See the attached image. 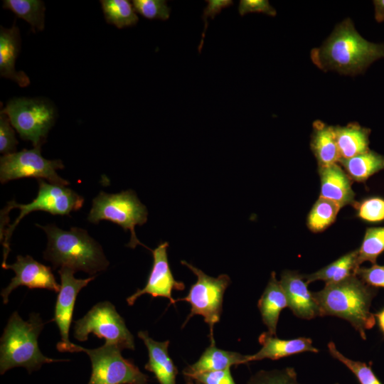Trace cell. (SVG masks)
<instances>
[{
	"label": "cell",
	"instance_id": "836d02e7",
	"mask_svg": "<svg viewBox=\"0 0 384 384\" xmlns=\"http://www.w3.org/2000/svg\"><path fill=\"white\" fill-rule=\"evenodd\" d=\"M9 117L0 114V152L4 155L16 152L18 141Z\"/></svg>",
	"mask_w": 384,
	"mask_h": 384
},
{
	"label": "cell",
	"instance_id": "d590c367",
	"mask_svg": "<svg viewBox=\"0 0 384 384\" xmlns=\"http://www.w3.org/2000/svg\"><path fill=\"white\" fill-rule=\"evenodd\" d=\"M355 274L369 286L384 287V265L374 264L370 267H359Z\"/></svg>",
	"mask_w": 384,
	"mask_h": 384
},
{
	"label": "cell",
	"instance_id": "484cf974",
	"mask_svg": "<svg viewBox=\"0 0 384 384\" xmlns=\"http://www.w3.org/2000/svg\"><path fill=\"white\" fill-rule=\"evenodd\" d=\"M3 8L14 13L27 21L33 32L43 31L45 26V4L40 0H4Z\"/></svg>",
	"mask_w": 384,
	"mask_h": 384
},
{
	"label": "cell",
	"instance_id": "52a82bcc",
	"mask_svg": "<svg viewBox=\"0 0 384 384\" xmlns=\"http://www.w3.org/2000/svg\"><path fill=\"white\" fill-rule=\"evenodd\" d=\"M1 112L9 117L20 137L33 146L43 144L57 117L54 105L45 98L14 97Z\"/></svg>",
	"mask_w": 384,
	"mask_h": 384
},
{
	"label": "cell",
	"instance_id": "f1b7e54d",
	"mask_svg": "<svg viewBox=\"0 0 384 384\" xmlns=\"http://www.w3.org/2000/svg\"><path fill=\"white\" fill-rule=\"evenodd\" d=\"M358 250V265L366 261L376 264L378 257L384 251V227L368 228Z\"/></svg>",
	"mask_w": 384,
	"mask_h": 384
},
{
	"label": "cell",
	"instance_id": "7a4b0ae2",
	"mask_svg": "<svg viewBox=\"0 0 384 384\" xmlns=\"http://www.w3.org/2000/svg\"><path fill=\"white\" fill-rule=\"evenodd\" d=\"M375 287L363 282L356 274L312 292L319 310L320 316H335L348 321L366 339V330L375 324V316L370 309L376 296Z\"/></svg>",
	"mask_w": 384,
	"mask_h": 384
},
{
	"label": "cell",
	"instance_id": "60d3db41",
	"mask_svg": "<svg viewBox=\"0 0 384 384\" xmlns=\"http://www.w3.org/2000/svg\"><path fill=\"white\" fill-rule=\"evenodd\" d=\"M193 383H194V384H201V383H198V382H194Z\"/></svg>",
	"mask_w": 384,
	"mask_h": 384
},
{
	"label": "cell",
	"instance_id": "ab89813d",
	"mask_svg": "<svg viewBox=\"0 0 384 384\" xmlns=\"http://www.w3.org/2000/svg\"><path fill=\"white\" fill-rule=\"evenodd\" d=\"M378 319V325L383 333L384 334V309L375 314Z\"/></svg>",
	"mask_w": 384,
	"mask_h": 384
},
{
	"label": "cell",
	"instance_id": "3957f363",
	"mask_svg": "<svg viewBox=\"0 0 384 384\" xmlns=\"http://www.w3.org/2000/svg\"><path fill=\"white\" fill-rule=\"evenodd\" d=\"M36 225L47 235L43 258L50 262L53 268L67 267L91 275L107 268L110 262L101 245L85 230L72 227L70 230H63L55 225Z\"/></svg>",
	"mask_w": 384,
	"mask_h": 384
},
{
	"label": "cell",
	"instance_id": "7402d4cb",
	"mask_svg": "<svg viewBox=\"0 0 384 384\" xmlns=\"http://www.w3.org/2000/svg\"><path fill=\"white\" fill-rule=\"evenodd\" d=\"M312 128L310 146L317 160L318 166L338 163L341 157L336 144L334 126L317 119L313 122Z\"/></svg>",
	"mask_w": 384,
	"mask_h": 384
},
{
	"label": "cell",
	"instance_id": "b9f144b4",
	"mask_svg": "<svg viewBox=\"0 0 384 384\" xmlns=\"http://www.w3.org/2000/svg\"><path fill=\"white\" fill-rule=\"evenodd\" d=\"M335 384H338V383H335Z\"/></svg>",
	"mask_w": 384,
	"mask_h": 384
},
{
	"label": "cell",
	"instance_id": "f546056e",
	"mask_svg": "<svg viewBox=\"0 0 384 384\" xmlns=\"http://www.w3.org/2000/svg\"><path fill=\"white\" fill-rule=\"evenodd\" d=\"M330 354L345 365L356 377L360 384H382L370 366L364 362L356 361L343 356L333 342L328 343Z\"/></svg>",
	"mask_w": 384,
	"mask_h": 384
},
{
	"label": "cell",
	"instance_id": "5bb4252c",
	"mask_svg": "<svg viewBox=\"0 0 384 384\" xmlns=\"http://www.w3.org/2000/svg\"><path fill=\"white\" fill-rule=\"evenodd\" d=\"M4 269H10L15 272L10 283L1 292L5 304L9 302L11 292L19 286H26L31 289H45L55 292L60 291V285L58 284L51 268L38 262L30 255H18L14 264H7Z\"/></svg>",
	"mask_w": 384,
	"mask_h": 384
},
{
	"label": "cell",
	"instance_id": "e0dca14e",
	"mask_svg": "<svg viewBox=\"0 0 384 384\" xmlns=\"http://www.w3.org/2000/svg\"><path fill=\"white\" fill-rule=\"evenodd\" d=\"M258 341L262 348L253 355H247V363L265 358L278 360L306 351L319 352V350L313 346L312 340L306 337L281 339L267 331L261 334Z\"/></svg>",
	"mask_w": 384,
	"mask_h": 384
},
{
	"label": "cell",
	"instance_id": "8d00e7d4",
	"mask_svg": "<svg viewBox=\"0 0 384 384\" xmlns=\"http://www.w3.org/2000/svg\"><path fill=\"white\" fill-rule=\"evenodd\" d=\"M238 12L240 16L249 13H263L270 16L277 15L276 10L267 0H241L239 3Z\"/></svg>",
	"mask_w": 384,
	"mask_h": 384
},
{
	"label": "cell",
	"instance_id": "74e56055",
	"mask_svg": "<svg viewBox=\"0 0 384 384\" xmlns=\"http://www.w3.org/2000/svg\"><path fill=\"white\" fill-rule=\"evenodd\" d=\"M206 2H207V6L203 9L202 15V18L205 23V25L201 35V40L198 46L199 53H201L203 47V39L208 24L207 18L210 17L211 19H214L215 16L220 14L222 9L229 7L233 4V1L231 0H208L206 1Z\"/></svg>",
	"mask_w": 384,
	"mask_h": 384
},
{
	"label": "cell",
	"instance_id": "f35d334b",
	"mask_svg": "<svg viewBox=\"0 0 384 384\" xmlns=\"http://www.w3.org/2000/svg\"><path fill=\"white\" fill-rule=\"evenodd\" d=\"M375 19L377 22L381 23L384 21V0H374Z\"/></svg>",
	"mask_w": 384,
	"mask_h": 384
},
{
	"label": "cell",
	"instance_id": "7c38bea8",
	"mask_svg": "<svg viewBox=\"0 0 384 384\" xmlns=\"http://www.w3.org/2000/svg\"><path fill=\"white\" fill-rule=\"evenodd\" d=\"M58 272L60 277V288L52 319L57 324L60 335V340L56 348L60 352H81L83 347L70 341L69 331L78 294L96 276L77 279L74 277L75 272L67 267L60 268Z\"/></svg>",
	"mask_w": 384,
	"mask_h": 384
},
{
	"label": "cell",
	"instance_id": "603a6c76",
	"mask_svg": "<svg viewBox=\"0 0 384 384\" xmlns=\"http://www.w3.org/2000/svg\"><path fill=\"white\" fill-rule=\"evenodd\" d=\"M336 140L341 159H348L369 150L370 129L358 123L334 126Z\"/></svg>",
	"mask_w": 384,
	"mask_h": 384
},
{
	"label": "cell",
	"instance_id": "8fae6325",
	"mask_svg": "<svg viewBox=\"0 0 384 384\" xmlns=\"http://www.w3.org/2000/svg\"><path fill=\"white\" fill-rule=\"evenodd\" d=\"M41 146L31 149H23L0 159V181L5 183L11 180L33 177L37 179H46L50 183L67 186L70 183L56 172L57 169L64 168L59 160H48L42 156Z\"/></svg>",
	"mask_w": 384,
	"mask_h": 384
},
{
	"label": "cell",
	"instance_id": "cb8c5ba5",
	"mask_svg": "<svg viewBox=\"0 0 384 384\" xmlns=\"http://www.w3.org/2000/svg\"><path fill=\"white\" fill-rule=\"evenodd\" d=\"M357 259L358 250L356 249L315 272L304 274V278L308 284L317 280L324 281L325 284L340 282L355 274L356 270L359 267Z\"/></svg>",
	"mask_w": 384,
	"mask_h": 384
},
{
	"label": "cell",
	"instance_id": "277c9868",
	"mask_svg": "<svg viewBox=\"0 0 384 384\" xmlns=\"http://www.w3.org/2000/svg\"><path fill=\"white\" fill-rule=\"evenodd\" d=\"M44 324L38 313H31L27 321L17 311L11 315L1 337V375L16 367H23L31 373L45 363L68 361L48 358L41 353L38 338Z\"/></svg>",
	"mask_w": 384,
	"mask_h": 384
},
{
	"label": "cell",
	"instance_id": "6da1fadb",
	"mask_svg": "<svg viewBox=\"0 0 384 384\" xmlns=\"http://www.w3.org/2000/svg\"><path fill=\"white\" fill-rule=\"evenodd\" d=\"M310 57L324 72L334 70L354 76L363 73L373 63L384 58V44L365 39L348 18L336 26L321 46L311 49Z\"/></svg>",
	"mask_w": 384,
	"mask_h": 384
},
{
	"label": "cell",
	"instance_id": "4fadbf2b",
	"mask_svg": "<svg viewBox=\"0 0 384 384\" xmlns=\"http://www.w3.org/2000/svg\"><path fill=\"white\" fill-rule=\"evenodd\" d=\"M168 247L169 242H164L160 243L154 250H150L153 255V265L146 284L144 288L137 289L127 298L129 306L133 305L139 297L145 294L152 297L167 298L170 304L175 305L177 302L176 299L172 297V291H183L185 284L183 282L174 279L168 260Z\"/></svg>",
	"mask_w": 384,
	"mask_h": 384
},
{
	"label": "cell",
	"instance_id": "9c48e42d",
	"mask_svg": "<svg viewBox=\"0 0 384 384\" xmlns=\"http://www.w3.org/2000/svg\"><path fill=\"white\" fill-rule=\"evenodd\" d=\"M181 263L191 270L197 277L196 282L191 287L187 296L176 299V302L185 301L191 304V312L183 326L193 316L201 315L209 326V338L213 339L214 338L213 327L220 321L223 294L231 282L230 278L225 274L213 277L186 261L182 260Z\"/></svg>",
	"mask_w": 384,
	"mask_h": 384
},
{
	"label": "cell",
	"instance_id": "30bf717a",
	"mask_svg": "<svg viewBox=\"0 0 384 384\" xmlns=\"http://www.w3.org/2000/svg\"><path fill=\"white\" fill-rule=\"evenodd\" d=\"M91 361L92 373L87 384H148L149 377L117 347L105 343L98 348H83Z\"/></svg>",
	"mask_w": 384,
	"mask_h": 384
},
{
	"label": "cell",
	"instance_id": "83f0119b",
	"mask_svg": "<svg viewBox=\"0 0 384 384\" xmlns=\"http://www.w3.org/2000/svg\"><path fill=\"white\" fill-rule=\"evenodd\" d=\"M341 208L336 203L319 196L307 217L309 229L314 233L324 230L336 220Z\"/></svg>",
	"mask_w": 384,
	"mask_h": 384
},
{
	"label": "cell",
	"instance_id": "2e32d148",
	"mask_svg": "<svg viewBox=\"0 0 384 384\" xmlns=\"http://www.w3.org/2000/svg\"><path fill=\"white\" fill-rule=\"evenodd\" d=\"M321 181L320 196L331 200L341 208L356 204L352 181L343 167L338 164L318 166Z\"/></svg>",
	"mask_w": 384,
	"mask_h": 384
},
{
	"label": "cell",
	"instance_id": "d4e9b609",
	"mask_svg": "<svg viewBox=\"0 0 384 384\" xmlns=\"http://www.w3.org/2000/svg\"><path fill=\"white\" fill-rule=\"evenodd\" d=\"M338 164L351 180L364 182L373 174L384 170V156L369 149L351 158L341 159Z\"/></svg>",
	"mask_w": 384,
	"mask_h": 384
},
{
	"label": "cell",
	"instance_id": "9a60e30c",
	"mask_svg": "<svg viewBox=\"0 0 384 384\" xmlns=\"http://www.w3.org/2000/svg\"><path fill=\"white\" fill-rule=\"evenodd\" d=\"M279 282L286 295L288 307L296 316L306 320L320 316L319 306L308 289L304 274L284 270L281 274Z\"/></svg>",
	"mask_w": 384,
	"mask_h": 384
},
{
	"label": "cell",
	"instance_id": "ffe728a7",
	"mask_svg": "<svg viewBox=\"0 0 384 384\" xmlns=\"http://www.w3.org/2000/svg\"><path fill=\"white\" fill-rule=\"evenodd\" d=\"M247 363V355L235 351H228L216 347L215 339H210L209 346L200 358L193 364L183 369L184 376L191 377L203 373L222 370L233 366Z\"/></svg>",
	"mask_w": 384,
	"mask_h": 384
},
{
	"label": "cell",
	"instance_id": "e575fe53",
	"mask_svg": "<svg viewBox=\"0 0 384 384\" xmlns=\"http://www.w3.org/2000/svg\"><path fill=\"white\" fill-rule=\"evenodd\" d=\"M191 384L198 382L201 384H235L230 372V368L216 371H210L195 375L188 379Z\"/></svg>",
	"mask_w": 384,
	"mask_h": 384
},
{
	"label": "cell",
	"instance_id": "1f68e13d",
	"mask_svg": "<svg viewBox=\"0 0 384 384\" xmlns=\"http://www.w3.org/2000/svg\"><path fill=\"white\" fill-rule=\"evenodd\" d=\"M132 5L135 11L148 19L167 20L171 9L165 0H134Z\"/></svg>",
	"mask_w": 384,
	"mask_h": 384
},
{
	"label": "cell",
	"instance_id": "8992f818",
	"mask_svg": "<svg viewBox=\"0 0 384 384\" xmlns=\"http://www.w3.org/2000/svg\"><path fill=\"white\" fill-rule=\"evenodd\" d=\"M146 207L139 200L136 193L127 190L117 193H107L100 191L93 199L92 206L87 220L92 223L101 220H109L121 226L124 231L130 232V240L127 247L135 248L143 245L137 238L136 225H142L147 221Z\"/></svg>",
	"mask_w": 384,
	"mask_h": 384
},
{
	"label": "cell",
	"instance_id": "d6986e66",
	"mask_svg": "<svg viewBox=\"0 0 384 384\" xmlns=\"http://www.w3.org/2000/svg\"><path fill=\"white\" fill-rule=\"evenodd\" d=\"M15 23L9 28H0V75L25 87L30 84L28 76L23 71L19 72L15 68L21 50L20 31Z\"/></svg>",
	"mask_w": 384,
	"mask_h": 384
},
{
	"label": "cell",
	"instance_id": "d6a6232c",
	"mask_svg": "<svg viewBox=\"0 0 384 384\" xmlns=\"http://www.w3.org/2000/svg\"><path fill=\"white\" fill-rule=\"evenodd\" d=\"M357 216L368 222L375 223L384 220V199L379 197L367 198L353 206Z\"/></svg>",
	"mask_w": 384,
	"mask_h": 384
},
{
	"label": "cell",
	"instance_id": "4dcf8cb0",
	"mask_svg": "<svg viewBox=\"0 0 384 384\" xmlns=\"http://www.w3.org/2000/svg\"><path fill=\"white\" fill-rule=\"evenodd\" d=\"M247 384H302L294 368L287 367L271 370H261L252 375Z\"/></svg>",
	"mask_w": 384,
	"mask_h": 384
},
{
	"label": "cell",
	"instance_id": "44dd1931",
	"mask_svg": "<svg viewBox=\"0 0 384 384\" xmlns=\"http://www.w3.org/2000/svg\"><path fill=\"white\" fill-rule=\"evenodd\" d=\"M262 320L268 332L277 336V326L280 312L287 307L284 292L274 272H272L270 280L257 304Z\"/></svg>",
	"mask_w": 384,
	"mask_h": 384
},
{
	"label": "cell",
	"instance_id": "4316f807",
	"mask_svg": "<svg viewBox=\"0 0 384 384\" xmlns=\"http://www.w3.org/2000/svg\"><path fill=\"white\" fill-rule=\"evenodd\" d=\"M102 9L108 23L118 28L135 26L139 18L127 0H101Z\"/></svg>",
	"mask_w": 384,
	"mask_h": 384
},
{
	"label": "cell",
	"instance_id": "ac0fdd59",
	"mask_svg": "<svg viewBox=\"0 0 384 384\" xmlns=\"http://www.w3.org/2000/svg\"><path fill=\"white\" fill-rule=\"evenodd\" d=\"M137 335L148 350L149 361L144 368L154 375L159 384H176L178 369L169 354L170 341H156L146 331H140Z\"/></svg>",
	"mask_w": 384,
	"mask_h": 384
},
{
	"label": "cell",
	"instance_id": "ba28073f",
	"mask_svg": "<svg viewBox=\"0 0 384 384\" xmlns=\"http://www.w3.org/2000/svg\"><path fill=\"white\" fill-rule=\"evenodd\" d=\"M90 334L105 338V343L114 346L121 351L135 348L134 336L124 319L108 301L97 303L82 318L74 321L73 336L75 339L84 342Z\"/></svg>",
	"mask_w": 384,
	"mask_h": 384
},
{
	"label": "cell",
	"instance_id": "5b68a950",
	"mask_svg": "<svg viewBox=\"0 0 384 384\" xmlns=\"http://www.w3.org/2000/svg\"><path fill=\"white\" fill-rule=\"evenodd\" d=\"M38 194L31 203L19 204L13 200L8 202L1 210V218L9 219L8 214L11 209L20 210L19 215L12 224L8 225L1 238L3 245L2 268L7 265L6 259L10 252V239L13 231L23 217L36 210L46 211L52 215H69L70 212L80 210L84 204L83 197L67 186L47 183L43 179H38Z\"/></svg>",
	"mask_w": 384,
	"mask_h": 384
}]
</instances>
